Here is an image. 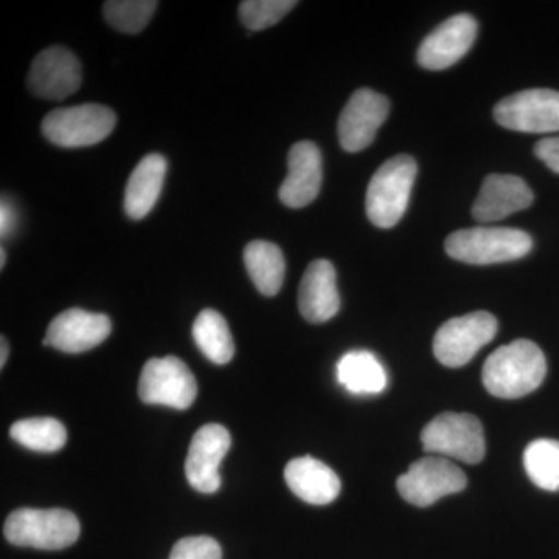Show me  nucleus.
I'll use <instances>...</instances> for the list:
<instances>
[{
  "label": "nucleus",
  "mask_w": 559,
  "mask_h": 559,
  "mask_svg": "<svg viewBox=\"0 0 559 559\" xmlns=\"http://www.w3.org/2000/svg\"><path fill=\"white\" fill-rule=\"evenodd\" d=\"M5 261H7V252H5V249H0V267H3L5 266Z\"/></svg>",
  "instance_id": "obj_32"
},
{
  "label": "nucleus",
  "mask_w": 559,
  "mask_h": 559,
  "mask_svg": "<svg viewBox=\"0 0 559 559\" xmlns=\"http://www.w3.org/2000/svg\"><path fill=\"white\" fill-rule=\"evenodd\" d=\"M159 2L154 0H109L103 5L105 20L121 33L135 35L150 24Z\"/></svg>",
  "instance_id": "obj_26"
},
{
  "label": "nucleus",
  "mask_w": 559,
  "mask_h": 559,
  "mask_svg": "<svg viewBox=\"0 0 559 559\" xmlns=\"http://www.w3.org/2000/svg\"><path fill=\"white\" fill-rule=\"evenodd\" d=\"M495 120L507 130L530 134L559 131V92H516L496 105Z\"/></svg>",
  "instance_id": "obj_10"
},
{
  "label": "nucleus",
  "mask_w": 559,
  "mask_h": 559,
  "mask_svg": "<svg viewBox=\"0 0 559 559\" xmlns=\"http://www.w3.org/2000/svg\"><path fill=\"white\" fill-rule=\"evenodd\" d=\"M223 550L218 540L210 536H190L179 539L168 559H221Z\"/></svg>",
  "instance_id": "obj_28"
},
{
  "label": "nucleus",
  "mask_w": 559,
  "mask_h": 559,
  "mask_svg": "<svg viewBox=\"0 0 559 559\" xmlns=\"http://www.w3.org/2000/svg\"><path fill=\"white\" fill-rule=\"evenodd\" d=\"M193 340L202 355L213 364L224 366L234 358V337L218 311L204 310L198 316L193 323Z\"/></svg>",
  "instance_id": "obj_23"
},
{
  "label": "nucleus",
  "mask_w": 559,
  "mask_h": 559,
  "mask_svg": "<svg viewBox=\"0 0 559 559\" xmlns=\"http://www.w3.org/2000/svg\"><path fill=\"white\" fill-rule=\"evenodd\" d=\"M468 479L457 465L439 455L419 459L396 481L401 498L415 507L433 506L444 496L465 489Z\"/></svg>",
  "instance_id": "obj_9"
},
{
  "label": "nucleus",
  "mask_w": 559,
  "mask_h": 559,
  "mask_svg": "<svg viewBox=\"0 0 559 559\" xmlns=\"http://www.w3.org/2000/svg\"><path fill=\"white\" fill-rule=\"evenodd\" d=\"M116 124L112 109L87 103L51 110L43 121V134L61 148H84L109 138Z\"/></svg>",
  "instance_id": "obj_5"
},
{
  "label": "nucleus",
  "mask_w": 559,
  "mask_h": 559,
  "mask_svg": "<svg viewBox=\"0 0 559 559\" xmlns=\"http://www.w3.org/2000/svg\"><path fill=\"white\" fill-rule=\"evenodd\" d=\"M299 310L308 322L323 323L341 310L337 275L329 260L312 261L301 277Z\"/></svg>",
  "instance_id": "obj_18"
},
{
  "label": "nucleus",
  "mask_w": 559,
  "mask_h": 559,
  "mask_svg": "<svg viewBox=\"0 0 559 559\" xmlns=\"http://www.w3.org/2000/svg\"><path fill=\"white\" fill-rule=\"evenodd\" d=\"M477 21L469 14H455L430 32L419 46L417 60L428 70H444L462 60L477 36Z\"/></svg>",
  "instance_id": "obj_14"
},
{
  "label": "nucleus",
  "mask_w": 559,
  "mask_h": 559,
  "mask_svg": "<svg viewBox=\"0 0 559 559\" xmlns=\"http://www.w3.org/2000/svg\"><path fill=\"white\" fill-rule=\"evenodd\" d=\"M322 186V156L316 143L297 142L289 150L288 176L280 187V201L289 209L310 205Z\"/></svg>",
  "instance_id": "obj_16"
},
{
  "label": "nucleus",
  "mask_w": 559,
  "mask_h": 559,
  "mask_svg": "<svg viewBox=\"0 0 559 559\" xmlns=\"http://www.w3.org/2000/svg\"><path fill=\"white\" fill-rule=\"evenodd\" d=\"M417 162L409 154H399L381 165L367 189L366 212L374 226L390 229L406 213L417 178Z\"/></svg>",
  "instance_id": "obj_2"
},
{
  "label": "nucleus",
  "mask_w": 559,
  "mask_h": 559,
  "mask_svg": "<svg viewBox=\"0 0 559 559\" xmlns=\"http://www.w3.org/2000/svg\"><path fill=\"white\" fill-rule=\"evenodd\" d=\"M250 280L263 296L274 297L282 289L286 263L282 249L270 241H252L245 249Z\"/></svg>",
  "instance_id": "obj_22"
},
{
  "label": "nucleus",
  "mask_w": 559,
  "mask_h": 559,
  "mask_svg": "<svg viewBox=\"0 0 559 559\" xmlns=\"http://www.w3.org/2000/svg\"><path fill=\"white\" fill-rule=\"evenodd\" d=\"M17 213L13 204L3 198L2 205H0V235L2 238H9L16 229Z\"/></svg>",
  "instance_id": "obj_30"
},
{
  "label": "nucleus",
  "mask_w": 559,
  "mask_h": 559,
  "mask_svg": "<svg viewBox=\"0 0 559 559\" xmlns=\"http://www.w3.org/2000/svg\"><path fill=\"white\" fill-rule=\"evenodd\" d=\"M83 73L79 58L64 47L40 51L28 72V87L36 97L61 102L80 90Z\"/></svg>",
  "instance_id": "obj_12"
},
{
  "label": "nucleus",
  "mask_w": 559,
  "mask_h": 559,
  "mask_svg": "<svg viewBox=\"0 0 559 559\" xmlns=\"http://www.w3.org/2000/svg\"><path fill=\"white\" fill-rule=\"evenodd\" d=\"M337 380L353 395H378L388 388V373L373 353L356 349L342 356Z\"/></svg>",
  "instance_id": "obj_21"
},
{
  "label": "nucleus",
  "mask_w": 559,
  "mask_h": 559,
  "mask_svg": "<svg viewBox=\"0 0 559 559\" xmlns=\"http://www.w3.org/2000/svg\"><path fill=\"white\" fill-rule=\"evenodd\" d=\"M389 110L390 103L384 95L371 90L356 91L342 110L337 123L342 148L348 153H359L370 146L388 119Z\"/></svg>",
  "instance_id": "obj_11"
},
{
  "label": "nucleus",
  "mask_w": 559,
  "mask_h": 559,
  "mask_svg": "<svg viewBox=\"0 0 559 559\" xmlns=\"http://www.w3.org/2000/svg\"><path fill=\"white\" fill-rule=\"evenodd\" d=\"M547 374V360L535 342L513 341L485 362L481 381L492 396L516 400L535 392Z\"/></svg>",
  "instance_id": "obj_1"
},
{
  "label": "nucleus",
  "mask_w": 559,
  "mask_h": 559,
  "mask_svg": "<svg viewBox=\"0 0 559 559\" xmlns=\"http://www.w3.org/2000/svg\"><path fill=\"white\" fill-rule=\"evenodd\" d=\"M498 333V320L487 311L452 318L433 337V355L451 369L466 366Z\"/></svg>",
  "instance_id": "obj_7"
},
{
  "label": "nucleus",
  "mask_w": 559,
  "mask_h": 559,
  "mask_svg": "<svg viewBox=\"0 0 559 559\" xmlns=\"http://www.w3.org/2000/svg\"><path fill=\"white\" fill-rule=\"evenodd\" d=\"M198 395L197 380L187 364L176 356L154 358L143 367L139 396L143 403L186 411Z\"/></svg>",
  "instance_id": "obj_8"
},
{
  "label": "nucleus",
  "mask_w": 559,
  "mask_h": 559,
  "mask_svg": "<svg viewBox=\"0 0 559 559\" xmlns=\"http://www.w3.org/2000/svg\"><path fill=\"white\" fill-rule=\"evenodd\" d=\"M7 358H9V342L5 341V337H2V342H0V367L5 366Z\"/></svg>",
  "instance_id": "obj_31"
},
{
  "label": "nucleus",
  "mask_w": 559,
  "mask_h": 559,
  "mask_svg": "<svg viewBox=\"0 0 559 559\" xmlns=\"http://www.w3.org/2000/svg\"><path fill=\"white\" fill-rule=\"evenodd\" d=\"M535 154L551 171L559 175V138L539 140L535 146Z\"/></svg>",
  "instance_id": "obj_29"
},
{
  "label": "nucleus",
  "mask_w": 559,
  "mask_h": 559,
  "mask_svg": "<svg viewBox=\"0 0 559 559\" xmlns=\"http://www.w3.org/2000/svg\"><path fill=\"white\" fill-rule=\"evenodd\" d=\"M167 176V160L162 154H148L131 173L124 190V212L131 219H143L159 201Z\"/></svg>",
  "instance_id": "obj_20"
},
{
  "label": "nucleus",
  "mask_w": 559,
  "mask_h": 559,
  "mask_svg": "<svg viewBox=\"0 0 559 559\" xmlns=\"http://www.w3.org/2000/svg\"><path fill=\"white\" fill-rule=\"evenodd\" d=\"M423 450L476 465L487 452L484 428L469 414L444 412L426 425L421 432Z\"/></svg>",
  "instance_id": "obj_6"
},
{
  "label": "nucleus",
  "mask_w": 559,
  "mask_h": 559,
  "mask_svg": "<svg viewBox=\"0 0 559 559\" xmlns=\"http://www.w3.org/2000/svg\"><path fill=\"white\" fill-rule=\"evenodd\" d=\"M231 447L229 430L205 425L193 436L186 460V476L191 487L204 495L221 488L219 466Z\"/></svg>",
  "instance_id": "obj_13"
},
{
  "label": "nucleus",
  "mask_w": 559,
  "mask_h": 559,
  "mask_svg": "<svg viewBox=\"0 0 559 559\" xmlns=\"http://www.w3.org/2000/svg\"><path fill=\"white\" fill-rule=\"evenodd\" d=\"M110 331L108 316L72 308L51 320L44 345L76 355L98 347L108 340Z\"/></svg>",
  "instance_id": "obj_15"
},
{
  "label": "nucleus",
  "mask_w": 559,
  "mask_h": 559,
  "mask_svg": "<svg viewBox=\"0 0 559 559\" xmlns=\"http://www.w3.org/2000/svg\"><path fill=\"white\" fill-rule=\"evenodd\" d=\"M524 468L536 487L544 491H559V441H532L524 452Z\"/></svg>",
  "instance_id": "obj_25"
},
{
  "label": "nucleus",
  "mask_w": 559,
  "mask_h": 559,
  "mask_svg": "<svg viewBox=\"0 0 559 559\" xmlns=\"http://www.w3.org/2000/svg\"><path fill=\"white\" fill-rule=\"evenodd\" d=\"M10 437L27 450L57 452L68 441V430L55 418H27L11 426Z\"/></svg>",
  "instance_id": "obj_24"
},
{
  "label": "nucleus",
  "mask_w": 559,
  "mask_h": 559,
  "mask_svg": "<svg viewBox=\"0 0 559 559\" xmlns=\"http://www.w3.org/2000/svg\"><path fill=\"white\" fill-rule=\"evenodd\" d=\"M294 7V0H245L240 3V17L249 31L260 32L278 24Z\"/></svg>",
  "instance_id": "obj_27"
},
{
  "label": "nucleus",
  "mask_w": 559,
  "mask_h": 559,
  "mask_svg": "<svg viewBox=\"0 0 559 559\" xmlns=\"http://www.w3.org/2000/svg\"><path fill=\"white\" fill-rule=\"evenodd\" d=\"M290 491L311 506H329L341 492V479L333 469L310 455L290 460L285 468Z\"/></svg>",
  "instance_id": "obj_19"
},
{
  "label": "nucleus",
  "mask_w": 559,
  "mask_h": 559,
  "mask_svg": "<svg viewBox=\"0 0 559 559\" xmlns=\"http://www.w3.org/2000/svg\"><path fill=\"white\" fill-rule=\"evenodd\" d=\"M80 521L62 509L13 511L3 525V535L13 546L39 550L68 549L80 538Z\"/></svg>",
  "instance_id": "obj_4"
},
{
  "label": "nucleus",
  "mask_w": 559,
  "mask_h": 559,
  "mask_svg": "<svg viewBox=\"0 0 559 559\" xmlns=\"http://www.w3.org/2000/svg\"><path fill=\"white\" fill-rule=\"evenodd\" d=\"M532 202L533 191L524 179L513 175H489L474 202L473 216L481 224L496 223L528 209Z\"/></svg>",
  "instance_id": "obj_17"
},
{
  "label": "nucleus",
  "mask_w": 559,
  "mask_h": 559,
  "mask_svg": "<svg viewBox=\"0 0 559 559\" xmlns=\"http://www.w3.org/2000/svg\"><path fill=\"white\" fill-rule=\"evenodd\" d=\"M527 231L511 227H473L454 231L444 242L451 259L468 264H496L524 259L532 250Z\"/></svg>",
  "instance_id": "obj_3"
}]
</instances>
